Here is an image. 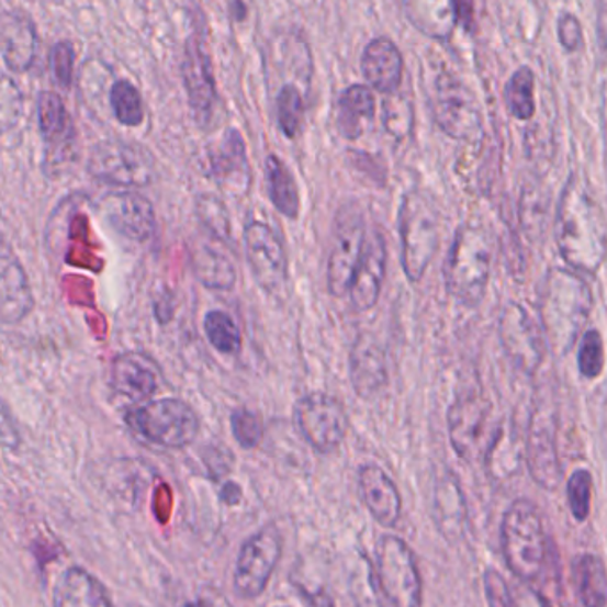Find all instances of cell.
Returning a JSON list of instances; mask_svg holds the SVG:
<instances>
[{
    "label": "cell",
    "mask_w": 607,
    "mask_h": 607,
    "mask_svg": "<svg viewBox=\"0 0 607 607\" xmlns=\"http://www.w3.org/2000/svg\"><path fill=\"white\" fill-rule=\"evenodd\" d=\"M378 589L386 604L417 607L423 604V577L412 547L403 538L383 535L374 555Z\"/></svg>",
    "instance_id": "obj_8"
},
{
    "label": "cell",
    "mask_w": 607,
    "mask_h": 607,
    "mask_svg": "<svg viewBox=\"0 0 607 607\" xmlns=\"http://www.w3.org/2000/svg\"><path fill=\"white\" fill-rule=\"evenodd\" d=\"M358 488L371 517L382 528H396L403 514V499L391 475L382 467L366 463L358 471Z\"/></svg>",
    "instance_id": "obj_23"
},
{
    "label": "cell",
    "mask_w": 607,
    "mask_h": 607,
    "mask_svg": "<svg viewBox=\"0 0 607 607\" xmlns=\"http://www.w3.org/2000/svg\"><path fill=\"white\" fill-rule=\"evenodd\" d=\"M376 119V99L371 88L362 85L349 86L335 104V125L340 136L357 142L368 133Z\"/></svg>",
    "instance_id": "obj_28"
},
{
    "label": "cell",
    "mask_w": 607,
    "mask_h": 607,
    "mask_svg": "<svg viewBox=\"0 0 607 607\" xmlns=\"http://www.w3.org/2000/svg\"><path fill=\"white\" fill-rule=\"evenodd\" d=\"M554 239L561 259L577 273L597 274L606 259L604 209L580 175H570L558 211Z\"/></svg>",
    "instance_id": "obj_1"
},
{
    "label": "cell",
    "mask_w": 607,
    "mask_h": 607,
    "mask_svg": "<svg viewBox=\"0 0 607 607\" xmlns=\"http://www.w3.org/2000/svg\"><path fill=\"white\" fill-rule=\"evenodd\" d=\"M406 13L420 33L434 40H448L457 27V0H406Z\"/></svg>",
    "instance_id": "obj_31"
},
{
    "label": "cell",
    "mask_w": 607,
    "mask_h": 607,
    "mask_svg": "<svg viewBox=\"0 0 607 607\" xmlns=\"http://www.w3.org/2000/svg\"><path fill=\"white\" fill-rule=\"evenodd\" d=\"M33 289L19 259L0 248V321L20 323L33 311Z\"/></svg>",
    "instance_id": "obj_25"
},
{
    "label": "cell",
    "mask_w": 607,
    "mask_h": 607,
    "mask_svg": "<svg viewBox=\"0 0 607 607\" xmlns=\"http://www.w3.org/2000/svg\"><path fill=\"white\" fill-rule=\"evenodd\" d=\"M467 501L462 485L452 472L435 485V524L443 540L458 543L465 535Z\"/></svg>",
    "instance_id": "obj_29"
},
{
    "label": "cell",
    "mask_w": 607,
    "mask_h": 607,
    "mask_svg": "<svg viewBox=\"0 0 607 607\" xmlns=\"http://www.w3.org/2000/svg\"><path fill=\"white\" fill-rule=\"evenodd\" d=\"M360 68L371 90L391 94L400 90L405 61L396 43L389 38H376L363 50Z\"/></svg>",
    "instance_id": "obj_26"
},
{
    "label": "cell",
    "mask_w": 607,
    "mask_h": 607,
    "mask_svg": "<svg viewBox=\"0 0 607 607\" xmlns=\"http://www.w3.org/2000/svg\"><path fill=\"white\" fill-rule=\"evenodd\" d=\"M558 38H560L561 47L565 48L566 53H575L583 43V31H581L580 20L574 14H563L558 22Z\"/></svg>",
    "instance_id": "obj_48"
},
{
    "label": "cell",
    "mask_w": 607,
    "mask_h": 607,
    "mask_svg": "<svg viewBox=\"0 0 607 607\" xmlns=\"http://www.w3.org/2000/svg\"><path fill=\"white\" fill-rule=\"evenodd\" d=\"M386 255L385 236L374 228L371 236L366 237L362 257L349 285V302L355 311L369 312L378 305L385 282Z\"/></svg>",
    "instance_id": "obj_19"
},
{
    "label": "cell",
    "mask_w": 607,
    "mask_h": 607,
    "mask_svg": "<svg viewBox=\"0 0 607 607\" xmlns=\"http://www.w3.org/2000/svg\"><path fill=\"white\" fill-rule=\"evenodd\" d=\"M160 374L150 357L136 351L119 355L111 366V386L133 403L150 400L159 389Z\"/></svg>",
    "instance_id": "obj_24"
},
{
    "label": "cell",
    "mask_w": 607,
    "mask_h": 607,
    "mask_svg": "<svg viewBox=\"0 0 607 607\" xmlns=\"http://www.w3.org/2000/svg\"><path fill=\"white\" fill-rule=\"evenodd\" d=\"M483 588H485L486 603L490 606L512 607L517 604L514 594L509 592L508 583L497 570H486L483 574Z\"/></svg>",
    "instance_id": "obj_46"
},
{
    "label": "cell",
    "mask_w": 607,
    "mask_h": 607,
    "mask_svg": "<svg viewBox=\"0 0 607 607\" xmlns=\"http://www.w3.org/2000/svg\"><path fill=\"white\" fill-rule=\"evenodd\" d=\"M368 237L366 216L357 202L344 203L331 228L330 250L326 260V285L334 297L348 294Z\"/></svg>",
    "instance_id": "obj_10"
},
{
    "label": "cell",
    "mask_w": 607,
    "mask_h": 607,
    "mask_svg": "<svg viewBox=\"0 0 607 607\" xmlns=\"http://www.w3.org/2000/svg\"><path fill=\"white\" fill-rule=\"evenodd\" d=\"M522 462V454L515 446V435L506 428L497 429L486 452V467L495 477L515 474Z\"/></svg>",
    "instance_id": "obj_38"
},
{
    "label": "cell",
    "mask_w": 607,
    "mask_h": 607,
    "mask_svg": "<svg viewBox=\"0 0 607 607\" xmlns=\"http://www.w3.org/2000/svg\"><path fill=\"white\" fill-rule=\"evenodd\" d=\"M594 292L574 269L552 268L543 278L538 300L540 328L555 357H566L580 340L594 311Z\"/></svg>",
    "instance_id": "obj_2"
},
{
    "label": "cell",
    "mask_w": 607,
    "mask_h": 607,
    "mask_svg": "<svg viewBox=\"0 0 607 607\" xmlns=\"http://www.w3.org/2000/svg\"><path fill=\"white\" fill-rule=\"evenodd\" d=\"M490 401L480 389L460 392L448 409L449 442L463 462H472L480 452L488 424Z\"/></svg>",
    "instance_id": "obj_17"
},
{
    "label": "cell",
    "mask_w": 607,
    "mask_h": 607,
    "mask_svg": "<svg viewBox=\"0 0 607 607\" xmlns=\"http://www.w3.org/2000/svg\"><path fill=\"white\" fill-rule=\"evenodd\" d=\"M22 437L14 423L13 415L0 403V448L19 451Z\"/></svg>",
    "instance_id": "obj_49"
},
{
    "label": "cell",
    "mask_w": 607,
    "mask_h": 607,
    "mask_svg": "<svg viewBox=\"0 0 607 607\" xmlns=\"http://www.w3.org/2000/svg\"><path fill=\"white\" fill-rule=\"evenodd\" d=\"M494 266V237L483 223H463L454 234L443 280L449 296L460 305L475 308L485 300Z\"/></svg>",
    "instance_id": "obj_3"
},
{
    "label": "cell",
    "mask_w": 607,
    "mask_h": 607,
    "mask_svg": "<svg viewBox=\"0 0 607 607\" xmlns=\"http://www.w3.org/2000/svg\"><path fill=\"white\" fill-rule=\"evenodd\" d=\"M604 363V340L600 331H584L581 337L580 349H577V369L584 380H598L603 376Z\"/></svg>",
    "instance_id": "obj_42"
},
{
    "label": "cell",
    "mask_w": 607,
    "mask_h": 607,
    "mask_svg": "<svg viewBox=\"0 0 607 607\" xmlns=\"http://www.w3.org/2000/svg\"><path fill=\"white\" fill-rule=\"evenodd\" d=\"M203 463L212 480L220 481L234 469V454L225 446H209L203 452Z\"/></svg>",
    "instance_id": "obj_47"
},
{
    "label": "cell",
    "mask_w": 607,
    "mask_h": 607,
    "mask_svg": "<svg viewBox=\"0 0 607 607\" xmlns=\"http://www.w3.org/2000/svg\"><path fill=\"white\" fill-rule=\"evenodd\" d=\"M383 102V127L396 139H405L414 127V108L403 94H385Z\"/></svg>",
    "instance_id": "obj_41"
},
{
    "label": "cell",
    "mask_w": 607,
    "mask_h": 607,
    "mask_svg": "<svg viewBox=\"0 0 607 607\" xmlns=\"http://www.w3.org/2000/svg\"><path fill=\"white\" fill-rule=\"evenodd\" d=\"M180 71L194 122L200 127H205L211 123L217 100L216 77L209 54L205 29H194V33L186 40Z\"/></svg>",
    "instance_id": "obj_16"
},
{
    "label": "cell",
    "mask_w": 607,
    "mask_h": 607,
    "mask_svg": "<svg viewBox=\"0 0 607 607\" xmlns=\"http://www.w3.org/2000/svg\"><path fill=\"white\" fill-rule=\"evenodd\" d=\"M136 434L160 448H188L200 434V419L184 401L175 397L150 401L127 415Z\"/></svg>",
    "instance_id": "obj_9"
},
{
    "label": "cell",
    "mask_w": 607,
    "mask_h": 607,
    "mask_svg": "<svg viewBox=\"0 0 607 607\" xmlns=\"http://www.w3.org/2000/svg\"><path fill=\"white\" fill-rule=\"evenodd\" d=\"M109 104L113 109L114 119L123 127H139L145 122V102L142 91L127 79L114 82L109 93Z\"/></svg>",
    "instance_id": "obj_36"
},
{
    "label": "cell",
    "mask_w": 607,
    "mask_h": 607,
    "mask_svg": "<svg viewBox=\"0 0 607 607\" xmlns=\"http://www.w3.org/2000/svg\"><path fill=\"white\" fill-rule=\"evenodd\" d=\"M558 426L560 417L554 392H543L532 406L522 458L531 480L547 492L560 488L563 481V467L558 449Z\"/></svg>",
    "instance_id": "obj_6"
},
{
    "label": "cell",
    "mask_w": 607,
    "mask_h": 607,
    "mask_svg": "<svg viewBox=\"0 0 607 607\" xmlns=\"http://www.w3.org/2000/svg\"><path fill=\"white\" fill-rule=\"evenodd\" d=\"M38 127L45 145L47 159L61 157L76 145V125L68 113L67 104L56 91L38 94Z\"/></svg>",
    "instance_id": "obj_27"
},
{
    "label": "cell",
    "mask_w": 607,
    "mask_h": 607,
    "mask_svg": "<svg viewBox=\"0 0 607 607\" xmlns=\"http://www.w3.org/2000/svg\"><path fill=\"white\" fill-rule=\"evenodd\" d=\"M48 65L53 74L54 82L61 90L68 91L74 85V70H76V48L71 42H57L50 54H48Z\"/></svg>",
    "instance_id": "obj_45"
},
{
    "label": "cell",
    "mask_w": 607,
    "mask_h": 607,
    "mask_svg": "<svg viewBox=\"0 0 607 607\" xmlns=\"http://www.w3.org/2000/svg\"><path fill=\"white\" fill-rule=\"evenodd\" d=\"M245 250L259 288L278 302L288 297L289 259L277 232L262 222L248 223L245 228Z\"/></svg>",
    "instance_id": "obj_14"
},
{
    "label": "cell",
    "mask_w": 607,
    "mask_h": 607,
    "mask_svg": "<svg viewBox=\"0 0 607 607\" xmlns=\"http://www.w3.org/2000/svg\"><path fill=\"white\" fill-rule=\"evenodd\" d=\"M575 597L583 606L603 607L607 604L606 566L598 555L583 552L575 555L570 566Z\"/></svg>",
    "instance_id": "obj_32"
},
{
    "label": "cell",
    "mask_w": 607,
    "mask_h": 607,
    "mask_svg": "<svg viewBox=\"0 0 607 607\" xmlns=\"http://www.w3.org/2000/svg\"><path fill=\"white\" fill-rule=\"evenodd\" d=\"M222 501L223 503L228 504V506H237V504L243 501V490H240V486L237 485V483L228 481V483H225V486L222 488Z\"/></svg>",
    "instance_id": "obj_50"
},
{
    "label": "cell",
    "mask_w": 607,
    "mask_h": 607,
    "mask_svg": "<svg viewBox=\"0 0 607 607\" xmlns=\"http://www.w3.org/2000/svg\"><path fill=\"white\" fill-rule=\"evenodd\" d=\"M203 330H205L212 348L222 355H237L243 348L239 326L226 312H209L205 319H203Z\"/></svg>",
    "instance_id": "obj_37"
},
{
    "label": "cell",
    "mask_w": 607,
    "mask_h": 607,
    "mask_svg": "<svg viewBox=\"0 0 607 607\" xmlns=\"http://www.w3.org/2000/svg\"><path fill=\"white\" fill-rule=\"evenodd\" d=\"M349 382L360 400H372L389 385L385 349L371 334H360L349 351Z\"/></svg>",
    "instance_id": "obj_21"
},
{
    "label": "cell",
    "mask_w": 607,
    "mask_h": 607,
    "mask_svg": "<svg viewBox=\"0 0 607 607\" xmlns=\"http://www.w3.org/2000/svg\"><path fill=\"white\" fill-rule=\"evenodd\" d=\"M100 212L105 222L119 232L120 236L136 243H146L156 234V211L150 200L143 194L125 189L113 191L100 200Z\"/></svg>",
    "instance_id": "obj_18"
},
{
    "label": "cell",
    "mask_w": 607,
    "mask_h": 607,
    "mask_svg": "<svg viewBox=\"0 0 607 607\" xmlns=\"http://www.w3.org/2000/svg\"><path fill=\"white\" fill-rule=\"evenodd\" d=\"M501 547L504 561L517 580H541L549 561V540L537 504L529 499L509 504L501 522Z\"/></svg>",
    "instance_id": "obj_4"
},
{
    "label": "cell",
    "mask_w": 607,
    "mask_h": 607,
    "mask_svg": "<svg viewBox=\"0 0 607 607\" xmlns=\"http://www.w3.org/2000/svg\"><path fill=\"white\" fill-rule=\"evenodd\" d=\"M194 277L211 291H232L236 288L237 273L231 259L220 251L202 248L193 260Z\"/></svg>",
    "instance_id": "obj_34"
},
{
    "label": "cell",
    "mask_w": 607,
    "mask_h": 607,
    "mask_svg": "<svg viewBox=\"0 0 607 607\" xmlns=\"http://www.w3.org/2000/svg\"><path fill=\"white\" fill-rule=\"evenodd\" d=\"M246 5L240 2V0H234L232 2V14H234V19L236 20H245L246 19Z\"/></svg>",
    "instance_id": "obj_52"
},
{
    "label": "cell",
    "mask_w": 607,
    "mask_h": 607,
    "mask_svg": "<svg viewBox=\"0 0 607 607\" xmlns=\"http://www.w3.org/2000/svg\"><path fill=\"white\" fill-rule=\"evenodd\" d=\"M108 588L86 570H67L57 581L54 589V606L57 607H102L111 606Z\"/></svg>",
    "instance_id": "obj_30"
},
{
    "label": "cell",
    "mask_w": 607,
    "mask_h": 607,
    "mask_svg": "<svg viewBox=\"0 0 607 607\" xmlns=\"http://www.w3.org/2000/svg\"><path fill=\"white\" fill-rule=\"evenodd\" d=\"M504 104L517 120H531L537 113L535 99V74L531 68L520 67L504 86Z\"/></svg>",
    "instance_id": "obj_35"
},
{
    "label": "cell",
    "mask_w": 607,
    "mask_h": 607,
    "mask_svg": "<svg viewBox=\"0 0 607 607\" xmlns=\"http://www.w3.org/2000/svg\"><path fill=\"white\" fill-rule=\"evenodd\" d=\"M212 179L232 193H246L250 188L251 170L246 154L245 137L237 128H228L216 146L209 150Z\"/></svg>",
    "instance_id": "obj_22"
},
{
    "label": "cell",
    "mask_w": 607,
    "mask_h": 607,
    "mask_svg": "<svg viewBox=\"0 0 607 607\" xmlns=\"http://www.w3.org/2000/svg\"><path fill=\"white\" fill-rule=\"evenodd\" d=\"M88 173L114 188H146L156 180L157 162L154 154L139 143L108 139L91 148Z\"/></svg>",
    "instance_id": "obj_7"
},
{
    "label": "cell",
    "mask_w": 607,
    "mask_h": 607,
    "mask_svg": "<svg viewBox=\"0 0 607 607\" xmlns=\"http://www.w3.org/2000/svg\"><path fill=\"white\" fill-rule=\"evenodd\" d=\"M38 56V29L27 13L0 11V57L11 74H27Z\"/></svg>",
    "instance_id": "obj_20"
},
{
    "label": "cell",
    "mask_w": 607,
    "mask_h": 607,
    "mask_svg": "<svg viewBox=\"0 0 607 607\" xmlns=\"http://www.w3.org/2000/svg\"><path fill=\"white\" fill-rule=\"evenodd\" d=\"M294 423L303 440L319 454H331L348 437L349 417L337 397L311 392L294 406Z\"/></svg>",
    "instance_id": "obj_11"
},
{
    "label": "cell",
    "mask_w": 607,
    "mask_h": 607,
    "mask_svg": "<svg viewBox=\"0 0 607 607\" xmlns=\"http://www.w3.org/2000/svg\"><path fill=\"white\" fill-rule=\"evenodd\" d=\"M497 331L504 355L512 366L526 376H535L547 351L546 337L537 321L520 303L508 302L501 312Z\"/></svg>",
    "instance_id": "obj_15"
},
{
    "label": "cell",
    "mask_w": 607,
    "mask_h": 607,
    "mask_svg": "<svg viewBox=\"0 0 607 607\" xmlns=\"http://www.w3.org/2000/svg\"><path fill=\"white\" fill-rule=\"evenodd\" d=\"M434 119L438 128L457 142L477 143L483 137V116L472 91L451 74L435 80Z\"/></svg>",
    "instance_id": "obj_12"
},
{
    "label": "cell",
    "mask_w": 607,
    "mask_h": 607,
    "mask_svg": "<svg viewBox=\"0 0 607 607\" xmlns=\"http://www.w3.org/2000/svg\"><path fill=\"white\" fill-rule=\"evenodd\" d=\"M196 212H199L200 222L211 232L212 236L223 243H231V216H228V211L222 200L212 194H202L196 200Z\"/></svg>",
    "instance_id": "obj_43"
},
{
    "label": "cell",
    "mask_w": 607,
    "mask_h": 607,
    "mask_svg": "<svg viewBox=\"0 0 607 607\" xmlns=\"http://www.w3.org/2000/svg\"><path fill=\"white\" fill-rule=\"evenodd\" d=\"M458 19L463 20L467 27H471L474 20V0H457Z\"/></svg>",
    "instance_id": "obj_51"
},
{
    "label": "cell",
    "mask_w": 607,
    "mask_h": 607,
    "mask_svg": "<svg viewBox=\"0 0 607 607\" xmlns=\"http://www.w3.org/2000/svg\"><path fill=\"white\" fill-rule=\"evenodd\" d=\"M266 186H268V196L283 217L288 220H297L302 200L297 191L296 179L291 173L285 162L280 157H266L265 162Z\"/></svg>",
    "instance_id": "obj_33"
},
{
    "label": "cell",
    "mask_w": 607,
    "mask_h": 607,
    "mask_svg": "<svg viewBox=\"0 0 607 607\" xmlns=\"http://www.w3.org/2000/svg\"><path fill=\"white\" fill-rule=\"evenodd\" d=\"M401 265L408 282L417 283L428 271L438 250L440 217L428 194L414 189L400 209Z\"/></svg>",
    "instance_id": "obj_5"
},
{
    "label": "cell",
    "mask_w": 607,
    "mask_h": 607,
    "mask_svg": "<svg viewBox=\"0 0 607 607\" xmlns=\"http://www.w3.org/2000/svg\"><path fill=\"white\" fill-rule=\"evenodd\" d=\"M231 429L239 448L246 451L259 448L265 440V423L259 414L248 408H237L232 412Z\"/></svg>",
    "instance_id": "obj_44"
},
{
    "label": "cell",
    "mask_w": 607,
    "mask_h": 607,
    "mask_svg": "<svg viewBox=\"0 0 607 607\" xmlns=\"http://www.w3.org/2000/svg\"><path fill=\"white\" fill-rule=\"evenodd\" d=\"M594 475L586 469H577L566 480V501L570 514L577 522H586L594 501Z\"/></svg>",
    "instance_id": "obj_40"
},
{
    "label": "cell",
    "mask_w": 607,
    "mask_h": 607,
    "mask_svg": "<svg viewBox=\"0 0 607 607\" xmlns=\"http://www.w3.org/2000/svg\"><path fill=\"white\" fill-rule=\"evenodd\" d=\"M278 125L282 133L294 139L302 133L303 120H305V100L302 91L294 85H285L278 91L277 97Z\"/></svg>",
    "instance_id": "obj_39"
},
{
    "label": "cell",
    "mask_w": 607,
    "mask_h": 607,
    "mask_svg": "<svg viewBox=\"0 0 607 607\" xmlns=\"http://www.w3.org/2000/svg\"><path fill=\"white\" fill-rule=\"evenodd\" d=\"M282 535L273 524L243 543L234 570V594L240 600H254L265 594L282 558Z\"/></svg>",
    "instance_id": "obj_13"
}]
</instances>
